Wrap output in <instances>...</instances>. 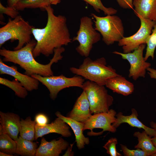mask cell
I'll return each instance as SVG.
<instances>
[{
  "label": "cell",
  "instance_id": "obj_1",
  "mask_svg": "<svg viewBox=\"0 0 156 156\" xmlns=\"http://www.w3.org/2000/svg\"><path fill=\"white\" fill-rule=\"evenodd\" d=\"M47 21L45 27L32 29V34L36 41L33 51L34 57L40 54L48 57L54 53L55 49L67 45L71 42L66 18L62 15L56 16L54 10L49 5L45 8Z\"/></svg>",
  "mask_w": 156,
  "mask_h": 156
},
{
  "label": "cell",
  "instance_id": "obj_2",
  "mask_svg": "<svg viewBox=\"0 0 156 156\" xmlns=\"http://www.w3.org/2000/svg\"><path fill=\"white\" fill-rule=\"evenodd\" d=\"M36 44V42L32 40L18 50L11 51L4 48L1 49L0 55L3 57L2 61L18 64L25 70V74L28 76L33 74L43 77L53 75L51 66L53 63L62 60L63 56L62 54L65 49L62 47L55 49L53 56L50 62L43 64L36 61L33 56V51Z\"/></svg>",
  "mask_w": 156,
  "mask_h": 156
},
{
  "label": "cell",
  "instance_id": "obj_3",
  "mask_svg": "<svg viewBox=\"0 0 156 156\" xmlns=\"http://www.w3.org/2000/svg\"><path fill=\"white\" fill-rule=\"evenodd\" d=\"M107 64L106 60L104 57L93 60L87 57L78 68L70 67L69 70L74 74L105 86L109 79L119 75L115 69Z\"/></svg>",
  "mask_w": 156,
  "mask_h": 156
},
{
  "label": "cell",
  "instance_id": "obj_4",
  "mask_svg": "<svg viewBox=\"0 0 156 156\" xmlns=\"http://www.w3.org/2000/svg\"><path fill=\"white\" fill-rule=\"evenodd\" d=\"M33 27L20 15L13 20L9 18L8 23L0 28V47L9 40H18V44L14 50L20 49L25 44L31 41V35Z\"/></svg>",
  "mask_w": 156,
  "mask_h": 156
},
{
  "label": "cell",
  "instance_id": "obj_5",
  "mask_svg": "<svg viewBox=\"0 0 156 156\" xmlns=\"http://www.w3.org/2000/svg\"><path fill=\"white\" fill-rule=\"evenodd\" d=\"M91 16L95 19V29L100 33L103 41L107 45L118 42L124 37L123 24L118 16L112 15L101 17L93 13Z\"/></svg>",
  "mask_w": 156,
  "mask_h": 156
},
{
  "label": "cell",
  "instance_id": "obj_6",
  "mask_svg": "<svg viewBox=\"0 0 156 156\" xmlns=\"http://www.w3.org/2000/svg\"><path fill=\"white\" fill-rule=\"evenodd\" d=\"M84 91L89 101L92 114L107 112L114 101L104 86L87 80L81 88Z\"/></svg>",
  "mask_w": 156,
  "mask_h": 156
},
{
  "label": "cell",
  "instance_id": "obj_7",
  "mask_svg": "<svg viewBox=\"0 0 156 156\" xmlns=\"http://www.w3.org/2000/svg\"><path fill=\"white\" fill-rule=\"evenodd\" d=\"M92 19L88 16L81 17L80 25L77 36L72 41H77L79 45L76 48L77 52L81 55L88 57L93 44L101 39V35L93 26Z\"/></svg>",
  "mask_w": 156,
  "mask_h": 156
},
{
  "label": "cell",
  "instance_id": "obj_8",
  "mask_svg": "<svg viewBox=\"0 0 156 156\" xmlns=\"http://www.w3.org/2000/svg\"><path fill=\"white\" fill-rule=\"evenodd\" d=\"M31 76L38 80L45 86L49 90L51 98L54 100L58 93L66 88L76 87L81 88L84 82L82 77L76 75L72 77H68L63 75L58 76L43 77L37 74Z\"/></svg>",
  "mask_w": 156,
  "mask_h": 156
},
{
  "label": "cell",
  "instance_id": "obj_9",
  "mask_svg": "<svg viewBox=\"0 0 156 156\" xmlns=\"http://www.w3.org/2000/svg\"><path fill=\"white\" fill-rule=\"evenodd\" d=\"M136 16L140 21L139 29L133 35L124 37L118 42V46L122 47L123 53L131 52L137 49L141 44H146L151 33L155 21L144 19L139 15Z\"/></svg>",
  "mask_w": 156,
  "mask_h": 156
},
{
  "label": "cell",
  "instance_id": "obj_10",
  "mask_svg": "<svg viewBox=\"0 0 156 156\" xmlns=\"http://www.w3.org/2000/svg\"><path fill=\"white\" fill-rule=\"evenodd\" d=\"M145 47V44H142L133 52L127 53L116 51L113 52L114 54L121 56L122 59L129 62L130 66L129 77H131L135 81L140 77L144 78L147 69L151 66V64L146 62L143 56V51Z\"/></svg>",
  "mask_w": 156,
  "mask_h": 156
},
{
  "label": "cell",
  "instance_id": "obj_11",
  "mask_svg": "<svg viewBox=\"0 0 156 156\" xmlns=\"http://www.w3.org/2000/svg\"><path fill=\"white\" fill-rule=\"evenodd\" d=\"M116 112L112 109L107 112L94 114L85 123L83 130H90L91 131L88 133V135L90 136L95 135L96 133L92 130L95 128L102 129L103 133L105 131L115 133L116 128L112 124L116 121Z\"/></svg>",
  "mask_w": 156,
  "mask_h": 156
},
{
  "label": "cell",
  "instance_id": "obj_12",
  "mask_svg": "<svg viewBox=\"0 0 156 156\" xmlns=\"http://www.w3.org/2000/svg\"><path fill=\"white\" fill-rule=\"evenodd\" d=\"M0 74H7L13 77L14 79L20 82L28 91L37 90L38 88L39 81L31 76L21 73L17 70V67L9 66L5 64L0 59Z\"/></svg>",
  "mask_w": 156,
  "mask_h": 156
},
{
  "label": "cell",
  "instance_id": "obj_13",
  "mask_svg": "<svg viewBox=\"0 0 156 156\" xmlns=\"http://www.w3.org/2000/svg\"><path fill=\"white\" fill-rule=\"evenodd\" d=\"M70 126L63 120L58 117L53 122L44 126L35 125V140L44 135L51 133L61 135L65 137H69L72 134Z\"/></svg>",
  "mask_w": 156,
  "mask_h": 156
},
{
  "label": "cell",
  "instance_id": "obj_14",
  "mask_svg": "<svg viewBox=\"0 0 156 156\" xmlns=\"http://www.w3.org/2000/svg\"><path fill=\"white\" fill-rule=\"evenodd\" d=\"M69 146V143L62 138L48 142L44 138H42L35 156H59Z\"/></svg>",
  "mask_w": 156,
  "mask_h": 156
},
{
  "label": "cell",
  "instance_id": "obj_15",
  "mask_svg": "<svg viewBox=\"0 0 156 156\" xmlns=\"http://www.w3.org/2000/svg\"><path fill=\"white\" fill-rule=\"evenodd\" d=\"M92 114L89 101L85 92L83 90L67 116L85 123L91 116Z\"/></svg>",
  "mask_w": 156,
  "mask_h": 156
},
{
  "label": "cell",
  "instance_id": "obj_16",
  "mask_svg": "<svg viewBox=\"0 0 156 156\" xmlns=\"http://www.w3.org/2000/svg\"><path fill=\"white\" fill-rule=\"evenodd\" d=\"M21 120L17 114L0 112V123L4 132L16 141L19 134Z\"/></svg>",
  "mask_w": 156,
  "mask_h": 156
},
{
  "label": "cell",
  "instance_id": "obj_17",
  "mask_svg": "<svg viewBox=\"0 0 156 156\" xmlns=\"http://www.w3.org/2000/svg\"><path fill=\"white\" fill-rule=\"evenodd\" d=\"M138 116L137 112L134 108L131 109V113L129 115H124L122 112H119L116 114V121L112 125L117 128L121 124L127 123L131 127L143 129L151 137L156 135V130L144 124L138 119Z\"/></svg>",
  "mask_w": 156,
  "mask_h": 156
},
{
  "label": "cell",
  "instance_id": "obj_18",
  "mask_svg": "<svg viewBox=\"0 0 156 156\" xmlns=\"http://www.w3.org/2000/svg\"><path fill=\"white\" fill-rule=\"evenodd\" d=\"M55 115L71 128L74 133L77 146L79 149L83 148L85 145L89 144V138L85 137L83 133L84 123L78 121L68 116H65L58 111L55 113Z\"/></svg>",
  "mask_w": 156,
  "mask_h": 156
},
{
  "label": "cell",
  "instance_id": "obj_19",
  "mask_svg": "<svg viewBox=\"0 0 156 156\" xmlns=\"http://www.w3.org/2000/svg\"><path fill=\"white\" fill-rule=\"evenodd\" d=\"M105 86L113 92L125 96L131 94L134 90L133 83L119 75L109 79Z\"/></svg>",
  "mask_w": 156,
  "mask_h": 156
},
{
  "label": "cell",
  "instance_id": "obj_20",
  "mask_svg": "<svg viewBox=\"0 0 156 156\" xmlns=\"http://www.w3.org/2000/svg\"><path fill=\"white\" fill-rule=\"evenodd\" d=\"M133 5L136 16L156 21V0H134Z\"/></svg>",
  "mask_w": 156,
  "mask_h": 156
},
{
  "label": "cell",
  "instance_id": "obj_21",
  "mask_svg": "<svg viewBox=\"0 0 156 156\" xmlns=\"http://www.w3.org/2000/svg\"><path fill=\"white\" fill-rule=\"evenodd\" d=\"M138 138V143L135 145V148L141 149L149 156H151L156 153V148L151 140V137L149 136L145 130L142 132L136 131L133 134Z\"/></svg>",
  "mask_w": 156,
  "mask_h": 156
},
{
  "label": "cell",
  "instance_id": "obj_22",
  "mask_svg": "<svg viewBox=\"0 0 156 156\" xmlns=\"http://www.w3.org/2000/svg\"><path fill=\"white\" fill-rule=\"evenodd\" d=\"M16 142L15 153L23 156H35L38 148L36 142L24 139L20 136Z\"/></svg>",
  "mask_w": 156,
  "mask_h": 156
},
{
  "label": "cell",
  "instance_id": "obj_23",
  "mask_svg": "<svg viewBox=\"0 0 156 156\" xmlns=\"http://www.w3.org/2000/svg\"><path fill=\"white\" fill-rule=\"evenodd\" d=\"M36 124L35 121L30 116L24 120L21 119L19 136L29 140H35Z\"/></svg>",
  "mask_w": 156,
  "mask_h": 156
},
{
  "label": "cell",
  "instance_id": "obj_24",
  "mask_svg": "<svg viewBox=\"0 0 156 156\" xmlns=\"http://www.w3.org/2000/svg\"><path fill=\"white\" fill-rule=\"evenodd\" d=\"M16 141L4 131L0 125V151L13 155L15 153Z\"/></svg>",
  "mask_w": 156,
  "mask_h": 156
},
{
  "label": "cell",
  "instance_id": "obj_25",
  "mask_svg": "<svg viewBox=\"0 0 156 156\" xmlns=\"http://www.w3.org/2000/svg\"><path fill=\"white\" fill-rule=\"evenodd\" d=\"M50 5L49 0H20L14 8L18 10H23L26 8H39L45 9Z\"/></svg>",
  "mask_w": 156,
  "mask_h": 156
},
{
  "label": "cell",
  "instance_id": "obj_26",
  "mask_svg": "<svg viewBox=\"0 0 156 156\" xmlns=\"http://www.w3.org/2000/svg\"><path fill=\"white\" fill-rule=\"evenodd\" d=\"M0 83L12 89L15 95L19 97L24 98L28 94L27 89L20 82L15 79L11 81L0 77Z\"/></svg>",
  "mask_w": 156,
  "mask_h": 156
},
{
  "label": "cell",
  "instance_id": "obj_27",
  "mask_svg": "<svg viewBox=\"0 0 156 156\" xmlns=\"http://www.w3.org/2000/svg\"><path fill=\"white\" fill-rule=\"evenodd\" d=\"M152 31V33L148 37L146 43V51L144 57L146 61L150 57H151L152 60L154 58V52L156 47V21Z\"/></svg>",
  "mask_w": 156,
  "mask_h": 156
},
{
  "label": "cell",
  "instance_id": "obj_28",
  "mask_svg": "<svg viewBox=\"0 0 156 156\" xmlns=\"http://www.w3.org/2000/svg\"><path fill=\"white\" fill-rule=\"evenodd\" d=\"M92 6L95 10L99 13L103 11L105 15H112L116 14L117 11L112 8H107L103 4L101 0H83Z\"/></svg>",
  "mask_w": 156,
  "mask_h": 156
},
{
  "label": "cell",
  "instance_id": "obj_29",
  "mask_svg": "<svg viewBox=\"0 0 156 156\" xmlns=\"http://www.w3.org/2000/svg\"><path fill=\"white\" fill-rule=\"evenodd\" d=\"M118 142L116 138H112L108 140L103 147L106 150L107 153L111 156H122V154L118 152L116 149Z\"/></svg>",
  "mask_w": 156,
  "mask_h": 156
},
{
  "label": "cell",
  "instance_id": "obj_30",
  "mask_svg": "<svg viewBox=\"0 0 156 156\" xmlns=\"http://www.w3.org/2000/svg\"><path fill=\"white\" fill-rule=\"evenodd\" d=\"M121 148L125 156H148L147 154L141 149L135 150L129 149L125 145L120 144Z\"/></svg>",
  "mask_w": 156,
  "mask_h": 156
},
{
  "label": "cell",
  "instance_id": "obj_31",
  "mask_svg": "<svg viewBox=\"0 0 156 156\" xmlns=\"http://www.w3.org/2000/svg\"><path fill=\"white\" fill-rule=\"evenodd\" d=\"M0 12L1 16L3 14H5L10 16L12 18H15L18 15V12L15 8L8 6L5 7L0 3Z\"/></svg>",
  "mask_w": 156,
  "mask_h": 156
},
{
  "label": "cell",
  "instance_id": "obj_32",
  "mask_svg": "<svg viewBox=\"0 0 156 156\" xmlns=\"http://www.w3.org/2000/svg\"><path fill=\"white\" fill-rule=\"evenodd\" d=\"M34 120L37 125L40 126H44L48 124L49 119L46 115L40 113L36 116Z\"/></svg>",
  "mask_w": 156,
  "mask_h": 156
},
{
  "label": "cell",
  "instance_id": "obj_33",
  "mask_svg": "<svg viewBox=\"0 0 156 156\" xmlns=\"http://www.w3.org/2000/svg\"><path fill=\"white\" fill-rule=\"evenodd\" d=\"M120 7L125 9H133V0H116Z\"/></svg>",
  "mask_w": 156,
  "mask_h": 156
},
{
  "label": "cell",
  "instance_id": "obj_34",
  "mask_svg": "<svg viewBox=\"0 0 156 156\" xmlns=\"http://www.w3.org/2000/svg\"><path fill=\"white\" fill-rule=\"evenodd\" d=\"M147 70L151 78L156 79V69L149 67L147 69Z\"/></svg>",
  "mask_w": 156,
  "mask_h": 156
},
{
  "label": "cell",
  "instance_id": "obj_35",
  "mask_svg": "<svg viewBox=\"0 0 156 156\" xmlns=\"http://www.w3.org/2000/svg\"><path fill=\"white\" fill-rule=\"evenodd\" d=\"M74 143L70 144L67 148V151L63 156H73L74 153L72 151V148Z\"/></svg>",
  "mask_w": 156,
  "mask_h": 156
},
{
  "label": "cell",
  "instance_id": "obj_36",
  "mask_svg": "<svg viewBox=\"0 0 156 156\" xmlns=\"http://www.w3.org/2000/svg\"><path fill=\"white\" fill-rule=\"evenodd\" d=\"M20 0H8V6L14 7Z\"/></svg>",
  "mask_w": 156,
  "mask_h": 156
},
{
  "label": "cell",
  "instance_id": "obj_37",
  "mask_svg": "<svg viewBox=\"0 0 156 156\" xmlns=\"http://www.w3.org/2000/svg\"><path fill=\"white\" fill-rule=\"evenodd\" d=\"M51 4L57 5L60 3V0H49Z\"/></svg>",
  "mask_w": 156,
  "mask_h": 156
},
{
  "label": "cell",
  "instance_id": "obj_38",
  "mask_svg": "<svg viewBox=\"0 0 156 156\" xmlns=\"http://www.w3.org/2000/svg\"><path fill=\"white\" fill-rule=\"evenodd\" d=\"M150 125L151 128L156 130V122L152 121L150 122Z\"/></svg>",
  "mask_w": 156,
  "mask_h": 156
},
{
  "label": "cell",
  "instance_id": "obj_39",
  "mask_svg": "<svg viewBox=\"0 0 156 156\" xmlns=\"http://www.w3.org/2000/svg\"><path fill=\"white\" fill-rule=\"evenodd\" d=\"M151 140L153 144L156 148V135L151 138Z\"/></svg>",
  "mask_w": 156,
  "mask_h": 156
},
{
  "label": "cell",
  "instance_id": "obj_40",
  "mask_svg": "<svg viewBox=\"0 0 156 156\" xmlns=\"http://www.w3.org/2000/svg\"><path fill=\"white\" fill-rule=\"evenodd\" d=\"M0 156H12V155L9 154L8 153H5V152H3L2 151L0 152Z\"/></svg>",
  "mask_w": 156,
  "mask_h": 156
},
{
  "label": "cell",
  "instance_id": "obj_41",
  "mask_svg": "<svg viewBox=\"0 0 156 156\" xmlns=\"http://www.w3.org/2000/svg\"><path fill=\"white\" fill-rule=\"evenodd\" d=\"M155 111L156 112V108H155Z\"/></svg>",
  "mask_w": 156,
  "mask_h": 156
}]
</instances>
